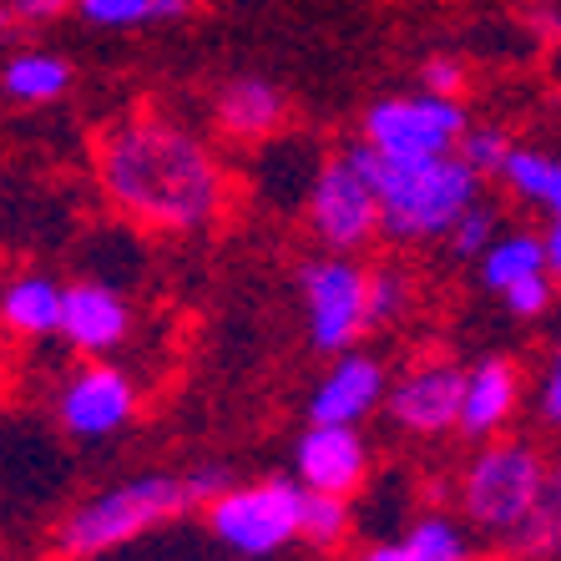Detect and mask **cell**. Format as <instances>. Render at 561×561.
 <instances>
[{"instance_id": "obj_8", "label": "cell", "mask_w": 561, "mask_h": 561, "mask_svg": "<svg viewBox=\"0 0 561 561\" xmlns=\"http://www.w3.org/2000/svg\"><path fill=\"white\" fill-rule=\"evenodd\" d=\"M309 228L329 253H359L375 233H385L379 193L354 152H334L319 162L309 183Z\"/></svg>"}, {"instance_id": "obj_11", "label": "cell", "mask_w": 561, "mask_h": 561, "mask_svg": "<svg viewBox=\"0 0 561 561\" xmlns=\"http://www.w3.org/2000/svg\"><path fill=\"white\" fill-rule=\"evenodd\" d=\"M294 481L319 496L350 501L369 481V440L359 425H309L294 440Z\"/></svg>"}, {"instance_id": "obj_2", "label": "cell", "mask_w": 561, "mask_h": 561, "mask_svg": "<svg viewBox=\"0 0 561 561\" xmlns=\"http://www.w3.org/2000/svg\"><path fill=\"white\" fill-rule=\"evenodd\" d=\"M238 476L228 466H187V470H142L131 481L112 485L102 496L81 501L56 531V547L66 561H92L102 551L131 547L137 536L178 522L187 511H208L218 496H228Z\"/></svg>"}, {"instance_id": "obj_13", "label": "cell", "mask_w": 561, "mask_h": 561, "mask_svg": "<svg viewBox=\"0 0 561 561\" xmlns=\"http://www.w3.org/2000/svg\"><path fill=\"white\" fill-rule=\"evenodd\" d=\"M131 334V309L122 299L117 288L106 284H81L66 288V304H61V340L81 354H112L122 340Z\"/></svg>"}, {"instance_id": "obj_18", "label": "cell", "mask_w": 561, "mask_h": 561, "mask_svg": "<svg viewBox=\"0 0 561 561\" xmlns=\"http://www.w3.org/2000/svg\"><path fill=\"white\" fill-rule=\"evenodd\" d=\"M516 561H561V456L547 460V481L536 496L526 526L506 541Z\"/></svg>"}, {"instance_id": "obj_22", "label": "cell", "mask_w": 561, "mask_h": 561, "mask_svg": "<svg viewBox=\"0 0 561 561\" xmlns=\"http://www.w3.org/2000/svg\"><path fill=\"white\" fill-rule=\"evenodd\" d=\"M77 11L106 31H131V26H162V21H183L193 11V0H77Z\"/></svg>"}, {"instance_id": "obj_14", "label": "cell", "mask_w": 561, "mask_h": 561, "mask_svg": "<svg viewBox=\"0 0 561 561\" xmlns=\"http://www.w3.org/2000/svg\"><path fill=\"white\" fill-rule=\"evenodd\" d=\"M522 410V375L506 354H491L476 369H466V405H460V435L476 445L496 440Z\"/></svg>"}, {"instance_id": "obj_28", "label": "cell", "mask_w": 561, "mask_h": 561, "mask_svg": "<svg viewBox=\"0 0 561 561\" xmlns=\"http://www.w3.org/2000/svg\"><path fill=\"white\" fill-rule=\"evenodd\" d=\"M420 92H435V96H456L466 92V66L456 56H425L420 61Z\"/></svg>"}, {"instance_id": "obj_7", "label": "cell", "mask_w": 561, "mask_h": 561, "mask_svg": "<svg viewBox=\"0 0 561 561\" xmlns=\"http://www.w3.org/2000/svg\"><path fill=\"white\" fill-rule=\"evenodd\" d=\"M299 294L309 313V344L319 354H350L369 329V268L350 253H319L299 263Z\"/></svg>"}, {"instance_id": "obj_12", "label": "cell", "mask_w": 561, "mask_h": 561, "mask_svg": "<svg viewBox=\"0 0 561 561\" xmlns=\"http://www.w3.org/2000/svg\"><path fill=\"white\" fill-rule=\"evenodd\" d=\"M385 400H390L385 359H375V354H365V350H350L313 385L309 425H365L375 410H385Z\"/></svg>"}, {"instance_id": "obj_23", "label": "cell", "mask_w": 561, "mask_h": 561, "mask_svg": "<svg viewBox=\"0 0 561 561\" xmlns=\"http://www.w3.org/2000/svg\"><path fill=\"white\" fill-rule=\"evenodd\" d=\"M354 536V511L344 496H319V491H309L304 496V522H299V541L313 551H340L350 547Z\"/></svg>"}, {"instance_id": "obj_20", "label": "cell", "mask_w": 561, "mask_h": 561, "mask_svg": "<svg viewBox=\"0 0 561 561\" xmlns=\"http://www.w3.org/2000/svg\"><path fill=\"white\" fill-rule=\"evenodd\" d=\"M0 87H5V96H15V102H56V96L71 87V66L61 61V56L51 51H21L5 61V71H0Z\"/></svg>"}, {"instance_id": "obj_34", "label": "cell", "mask_w": 561, "mask_h": 561, "mask_svg": "<svg viewBox=\"0 0 561 561\" xmlns=\"http://www.w3.org/2000/svg\"><path fill=\"white\" fill-rule=\"evenodd\" d=\"M15 26V15H11V5H5V0H0V36H5V31Z\"/></svg>"}, {"instance_id": "obj_6", "label": "cell", "mask_w": 561, "mask_h": 561, "mask_svg": "<svg viewBox=\"0 0 561 561\" xmlns=\"http://www.w3.org/2000/svg\"><path fill=\"white\" fill-rule=\"evenodd\" d=\"M470 131V112L456 96L435 92H410V96H385L365 112V147L390 162H431V157H450L460 137Z\"/></svg>"}, {"instance_id": "obj_15", "label": "cell", "mask_w": 561, "mask_h": 561, "mask_svg": "<svg viewBox=\"0 0 561 561\" xmlns=\"http://www.w3.org/2000/svg\"><path fill=\"white\" fill-rule=\"evenodd\" d=\"M284 117H288L284 92L263 77H233L213 102V122L233 142H263V137H274L284 127Z\"/></svg>"}, {"instance_id": "obj_33", "label": "cell", "mask_w": 561, "mask_h": 561, "mask_svg": "<svg viewBox=\"0 0 561 561\" xmlns=\"http://www.w3.org/2000/svg\"><path fill=\"white\" fill-rule=\"evenodd\" d=\"M531 31L541 41H561V11H536L531 15Z\"/></svg>"}, {"instance_id": "obj_31", "label": "cell", "mask_w": 561, "mask_h": 561, "mask_svg": "<svg viewBox=\"0 0 561 561\" xmlns=\"http://www.w3.org/2000/svg\"><path fill=\"white\" fill-rule=\"evenodd\" d=\"M354 561H415V557H410L405 541H375V547H365Z\"/></svg>"}, {"instance_id": "obj_26", "label": "cell", "mask_w": 561, "mask_h": 561, "mask_svg": "<svg viewBox=\"0 0 561 561\" xmlns=\"http://www.w3.org/2000/svg\"><path fill=\"white\" fill-rule=\"evenodd\" d=\"M456 152L466 157V162L481 172V178H501V168H506V157L516 152V142H511L501 127H470L466 137H460Z\"/></svg>"}, {"instance_id": "obj_16", "label": "cell", "mask_w": 561, "mask_h": 561, "mask_svg": "<svg viewBox=\"0 0 561 561\" xmlns=\"http://www.w3.org/2000/svg\"><path fill=\"white\" fill-rule=\"evenodd\" d=\"M61 304L66 288L56 278L26 274L0 288V324L21 340H46V334H61Z\"/></svg>"}, {"instance_id": "obj_3", "label": "cell", "mask_w": 561, "mask_h": 561, "mask_svg": "<svg viewBox=\"0 0 561 561\" xmlns=\"http://www.w3.org/2000/svg\"><path fill=\"white\" fill-rule=\"evenodd\" d=\"M354 157L375 183L379 213H385V238H394V243L450 238V228L466 218V208L481 203V172L460 152L431 157V162H390V157L369 152L359 142Z\"/></svg>"}, {"instance_id": "obj_19", "label": "cell", "mask_w": 561, "mask_h": 561, "mask_svg": "<svg viewBox=\"0 0 561 561\" xmlns=\"http://www.w3.org/2000/svg\"><path fill=\"white\" fill-rule=\"evenodd\" d=\"M501 183L516 197L536 203L547 218L561 213V157L536 152V147H516V152L506 157V168H501Z\"/></svg>"}, {"instance_id": "obj_17", "label": "cell", "mask_w": 561, "mask_h": 561, "mask_svg": "<svg viewBox=\"0 0 561 561\" xmlns=\"http://www.w3.org/2000/svg\"><path fill=\"white\" fill-rule=\"evenodd\" d=\"M476 263H481V284L491 288V294H506V288H516L522 278L551 274L547 243H541V233H526V228H516V233H501Z\"/></svg>"}, {"instance_id": "obj_30", "label": "cell", "mask_w": 561, "mask_h": 561, "mask_svg": "<svg viewBox=\"0 0 561 561\" xmlns=\"http://www.w3.org/2000/svg\"><path fill=\"white\" fill-rule=\"evenodd\" d=\"M15 15V26H46V21H56V15L71 5V0H5Z\"/></svg>"}, {"instance_id": "obj_24", "label": "cell", "mask_w": 561, "mask_h": 561, "mask_svg": "<svg viewBox=\"0 0 561 561\" xmlns=\"http://www.w3.org/2000/svg\"><path fill=\"white\" fill-rule=\"evenodd\" d=\"M410 299H415V288H410L405 268H375L369 274V329H385L394 319H405Z\"/></svg>"}, {"instance_id": "obj_5", "label": "cell", "mask_w": 561, "mask_h": 561, "mask_svg": "<svg viewBox=\"0 0 561 561\" xmlns=\"http://www.w3.org/2000/svg\"><path fill=\"white\" fill-rule=\"evenodd\" d=\"M304 496L309 491L294 476H259V481L233 485L228 496L213 501L203 522L238 557H274L288 541H299Z\"/></svg>"}, {"instance_id": "obj_25", "label": "cell", "mask_w": 561, "mask_h": 561, "mask_svg": "<svg viewBox=\"0 0 561 561\" xmlns=\"http://www.w3.org/2000/svg\"><path fill=\"white\" fill-rule=\"evenodd\" d=\"M496 238H501V213L491 208V203H476V208H466V218L450 228V238H445V243H450V253H456V259H481Z\"/></svg>"}, {"instance_id": "obj_9", "label": "cell", "mask_w": 561, "mask_h": 561, "mask_svg": "<svg viewBox=\"0 0 561 561\" xmlns=\"http://www.w3.org/2000/svg\"><path fill=\"white\" fill-rule=\"evenodd\" d=\"M460 405H466V369L450 359H420L400 375V385H390L385 415L405 435L435 440L445 431H460Z\"/></svg>"}, {"instance_id": "obj_27", "label": "cell", "mask_w": 561, "mask_h": 561, "mask_svg": "<svg viewBox=\"0 0 561 561\" xmlns=\"http://www.w3.org/2000/svg\"><path fill=\"white\" fill-rule=\"evenodd\" d=\"M551 299H557V278H551V274L522 278L516 288H506V294H501V304H506L511 319H541V313L551 309Z\"/></svg>"}, {"instance_id": "obj_1", "label": "cell", "mask_w": 561, "mask_h": 561, "mask_svg": "<svg viewBox=\"0 0 561 561\" xmlns=\"http://www.w3.org/2000/svg\"><path fill=\"white\" fill-rule=\"evenodd\" d=\"M96 183L122 218L157 233H197L228 208L218 152L157 112H131L96 137Z\"/></svg>"}, {"instance_id": "obj_21", "label": "cell", "mask_w": 561, "mask_h": 561, "mask_svg": "<svg viewBox=\"0 0 561 561\" xmlns=\"http://www.w3.org/2000/svg\"><path fill=\"white\" fill-rule=\"evenodd\" d=\"M400 541L410 547V557L415 561H476L470 536H466V522L445 516V511H420Z\"/></svg>"}, {"instance_id": "obj_4", "label": "cell", "mask_w": 561, "mask_h": 561, "mask_svg": "<svg viewBox=\"0 0 561 561\" xmlns=\"http://www.w3.org/2000/svg\"><path fill=\"white\" fill-rule=\"evenodd\" d=\"M547 481V456L531 440H485L470 450L466 470L456 481V501H460V522L481 536H511L526 526L536 496Z\"/></svg>"}, {"instance_id": "obj_32", "label": "cell", "mask_w": 561, "mask_h": 561, "mask_svg": "<svg viewBox=\"0 0 561 561\" xmlns=\"http://www.w3.org/2000/svg\"><path fill=\"white\" fill-rule=\"evenodd\" d=\"M541 243H547L551 278H561V213H551V218H547V233H541Z\"/></svg>"}, {"instance_id": "obj_29", "label": "cell", "mask_w": 561, "mask_h": 561, "mask_svg": "<svg viewBox=\"0 0 561 561\" xmlns=\"http://www.w3.org/2000/svg\"><path fill=\"white\" fill-rule=\"evenodd\" d=\"M536 415L547 420L551 431H561V344L551 354L547 375H541V394H536Z\"/></svg>"}, {"instance_id": "obj_10", "label": "cell", "mask_w": 561, "mask_h": 561, "mask_svg": "<svg viewBox=\"0 0 561 561\" xmlns=\"http://www.w3.org/2000/svg\"><path fill=\"white\" fill-rule=\"evenodd\" d=\"M56 415L71 440H106V435L127 431L137 415V385L117 365H87L61 385Z\"/></svg>"}]
</instances>
